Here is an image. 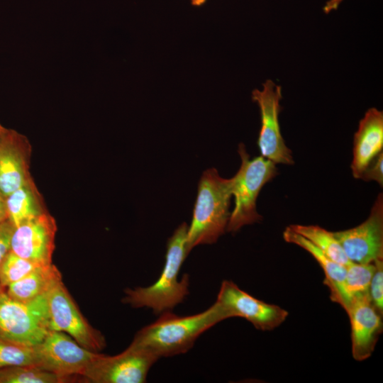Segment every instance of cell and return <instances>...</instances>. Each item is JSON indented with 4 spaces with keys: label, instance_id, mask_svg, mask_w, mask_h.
<instances>
[{
    "label": "cell",
    "instance_id": "obj_5",
    "mask_svg": "<svg viewBox=\"0 0 383 383\" xmlns=\"http://www.w3.org/2000/svg\"><path fill=\"white\" fill-rule=\"evenodd\" d=\"M47 294L23 302L0 292V338L33 346L41 343L50 331Z\"/></svg>",
    "mask_w": 383,
    "mask_h": 383
},
{
    "label": "cell",
    "instance_id": "obj_12",
    "mask_svg": "<svg viewBox=\"0 0 383 383\" xmlns=\"http://www.w3.org/2000/svg\"><path fill=\"white\" fill-rule=\"evenodd\" d=\"M57 225L45 211L14 228L10 250L40 265L52 264Z\"/></svg>",
    "mask_w": 383,
    "mask_h": 383
},
{
    "label": "cell",
    "instance_id": "obj_26",
    "mask_svg": "<svg viewBox=\"0 0 383 383\" xmlns=\"http://www.w3.org/2000/svg\"><path fill=\"white\" fill-rule=\"evenodd\" d=\"M14 230L13 225L7 219L0 223V265L3 259L10 250L11 238ZM4 289L0 284V292Z\"/></svg>",
    "mask_w": 383,
    "mask_h": 383
},
{
    "label": "cell",
    "instance_id": "obj_18",
    "mask_svg": "<svg viewBox=\"0 0 383 383\" xmlns=\"http://www.w3.org/2000/svg\"><path fill=\"white\" fill-rule=\"evenodd\" d=\"M6 204L8 220L14 228L46 211L33 179L6 196Z\"/></svg>",
    "mask_w": 383,
    "mask_h": 383
},
{
    "label": "cell",
    "instance_id": "obj_25",
    "mask_svg": "<svg viewBox=\"0 0 383 383\" xmlns=\"http://www.w3.org/2000/svg\"><path fill=\"white\" fill-rule=\"evenodd\" d=\"M383 152H380L368 165L360 179L364 181H374L381 187L383 185Z\"/></svg>",
    "mask_w": 383,
    "mask_h": 383
},
{
    "label": "cell",
    "instance_id": "obj_19",
    "mask_svg": "<svg viewBox=\"0 0 383 383\" xmlns=\"http://www.w3.org/2000/svg\"><path fill=\"white\" fill-rule=\"evenodd\" d=\"M288 227L307 239L337 263L346 266L350 262L333 232L312 225H291Z\"/></svg>",
    "mask_w": 383,
    "mask_h": 383
},
{
    "label": "cell",
    "instance_id": "obj_16",
    "mask_svg": "<svg viewBox=\"0 0 383 383\" xmlns=\"http://www.w3.org/2000/svg\"><path fill=\"white\" fill-rule=\"evenodd\" d=\"M284 240L293 243L307 251L322 268L325 279L323 284L330 290L331 299L340 305L345 311L348 302L344 294L343 285L345 276V266L337 263L316 247L307 239L287 227L283 232Z\"/></svg>",
    "mask_w": 383,
    "mask_h": 383
},
{
    "label": "cell",
    "instance_id": "obj_30",
    "mask_svg": "<svg viewBox=\"0 0 383 383\" xmlns=\"http://www.w3.org/2000/svg\"><path fill=\"white\" fill-rule=\"evenodd\" d=\"M5 128H4L1 126H0V138L2 135L3 133L4 132Z\"/></svg>",
    "mask_w": 383,
    "mask_h": 383
},
{
    "label": "cell",
    "instance_id": "obj_20",
    "mask_svg": "<svg viewBox=\"0 0 383 383\" xmlns=\"http://www.w3.org/2000/svg\"><path fill=\"white\" fill-rule=\"evenodd\" d=\"M345 269L343 289L349 306L352 298L369 293V287L375 265L374 262H350L345 266Z\"/></svg>",
    "mask_w": 383,
    "mask_h": 383
},
{
    "label": "cell",
    "instance_id": "obj_27",
    "mask_svg": "<svg viewBox=\"0 0 383 383\" xmlns=\"http://www.w3.org/2000/svg\"><path fill=\"white\" fill-rule=\"evenodd\" d=\"M8 219L6 196L0 192V223Z\"/></svg>",
    "mask_w": 383,
    "mask_h": 383
},
{
    "label": "cell",
    "instance_id": "obj_17",
    "mask_svg": "<svg viewBox=\"0 0 383 383\" xmlns=\"http://www.w3.org/2000/svg\"><path fill=\"white\" fill-rule=\"evenodd\" d=\"M62 280V275L55 265L40 266L18 281L7 287L6 294L12 299L30 301L43 294Z\"/></svg>",
    "mask_w": 383,
    "mask_h": 383
},
{
    "label": "cell",
    "instance_id": "obj_9",
    "mask_svg": "<svg viewBox=\"0 0 383 383\" xmlns=\"http://www.w3.org/2000/svg\"><path fill=\"white\" fill-rule=\"evenodd\" d=\"M215 304L224 319L243 318L261 331H271L279 326L289 314L277 305L252 296L230 280L222 282Z\"/></svg>",
    "mask_w": 383,
    "mask_h": 383
},
{
    "label": "cell",
    "instance_id": "obj_4",
    "mask_svg": "<svg viewBox=\"0 0 383 383\" xmlns=\"http://www.w3.org/2000/svg\"><path fill=\"white\" fill-rule=\"evenodd\" d=\"M238 152L241 165L231 178L235 206L226 228L231 233L262 220L256 209L257 198L263 186L277 174L276 164L261 155L250 158L244 144L238 145Z\"/></svg>",
    "mask_w": 383,
    "mask_h": 383
},
{
    "label": "cell",
    "instance_id": "obj_6",
    "mask_svg": "<svg viewBox=\"0 0 383 383\" xmlns=\"http://www.w3.org/2000/svg\"><path fill=\"white\" fill-rule=\"evenodd\" d=\"M49 329L64 332L83 348L99 353L106 347L103 334L80 312L62 280L47 294Z\"/></svg>",
    "mask_w": 383,
    "mask_h": 383
},
{
    "label": "cell",
    "instance_id": "obj_2",
    "mask_svg": "<svg viewBox=\"0 0 383 383\" xmlns=\"http://www.w3.org/2000/svg\"><path fill=\"white\" fill-rule=\"evenodd\" d=\"M187 231L188 225L182 223L168 239L165 266L157 280L148 287L126 289L123 303L162 313L184 301L189 294V277L184 274L179 279V272L189 253Z\"/></svg>",
    "mask_w": 383,
    "mask_h": 383
},
{
    "label": "cell",
    "instance_id": "obj_10",
    "mask_svg": "<svg viewBox=\"0 0 383 383\" xmlns=\"http://www.w3.org/2000/svg\"><path fill=\"white\" fill-rule=\"evenodd\" d=\"M157 360L149 352L129 345L116 355L99 353L82 377L94 383H143Z\"/></svg>",
    "mask_w": 383,
    "mask_h": 383
},
{
    "label": "cell",
    "instance_id": "obj_24",
    "mask_svg": "<svg viewBox=\"0 0 383 383\" xmlns=\"http://www.w3.org/2000/svg\"><path fill=\"white\" fill-rule=\"evenodd\" d=\"M375 269L369 287V295L375 308L383 313V259L373 262Z\"/></svg>",
    "mask_w": 383,
    "mask_h": 383
},
{
    "label": "cell",
    "instance_id": "obj_11",
    "mask_svg": "<svg viewBox=\"0 0 383 383\" xmlns=\"http://www.w3.org/2000/svg\"><path fill=\"white\" fill-rule=\"evenodd\" d=\"M333 233L350 262L370 263L383 259L382 194L378 195L364 222Z\"/></svg>",
    "mask_w": 383,
    "mask_h": 383
},
{
    "label": "cell",
    "instance_id": "obj_21",
    "mask_svg": "<svg viewBox=\"0 0 383 383\" xmlns=\"http://www.w3.org/2000/svg\"><path fill=\"white\" fill-rule=\"evenodd\" d=\"M58 375L35 365L11 366L0 370V383H62Z\"/></svg>",
    "mask_w": 383,
    "mask_h": 383
},
{
    "label": "cell",
    "instance_id": "obj_28",
    "mask_svg": "<svg viewBox=\"0 0 383 383\" xmlns=\"http://www.w3.org/2000/svg\"><path fill=\"white\" fill-rule=\"evenodd\" d=\"M343 1V0L328 1L323 8V11L325 12V13H328L333 10H336Z\"/></svg>",
    "mask_w": 383,
    "mask_h": 383
},
{
    "label": "cell",
    "instance_id": "obj_29",
    "mask_svg": "<svg viewBox=\"0 0 383 383\" xmlns=\"http://www.w3.org/2000/svg\"><path fill=\"white\" fill-rule=\"evenodd\" d=\"M206 0H191V3L194 6H199L204 4Z\"/></svg>",
    "mask_w": 383,
    "mask_h": 383
},
{
    "label": "cell",
    "instance_id": "obj_1",
    "mask_svg": "<svg viewBox=\"0 0 383 383\" xmlns=\"http://www.w3.org/2000/svg\"><path fill=\"white\" fill-rule=\"evenodd\" d=\"M223 320L215 303L206 310L190 316H180L165 311L155 321L139 330L129 345L146 350L158 359L185 353L204 332Z\"/></svg>",
    "mask_w": 383,
    "mask_h": 383
},
{
    "label": "cell",
    "instance_id": "obj_7",
    "mask_svg": "<svg viewBox=\"0 0 383 383\" xmlns=\"http://www.w3.org/2000/svg\"><path fill=\"white\" fill-rule=\"evenodd\" d=\"M35 366L52 372L66 382L72 376H82L99 354L83 348L68 334L52 330L35 345Z\"/></svg>",
    "mask_w": 383,
    "mask_h": 383
},
{
    "label": "cell",
    "instance_id": "obj_14",
    "mask_svg": "<svg viewBox=\"0 0 383 383\" xmlns=\"http://www.w3.org/2000/svg\"><path fill=\"white\" fill-rule=\"evenodd\" d=\"M30 146L26 138L5 129L0 138V192L6 196L32 179Z\"/></svg>",
    "mask_w": 383,
    "mask_h": 383
},
{
    "label": "cell",
    "instance_id": "obj_13",
    "mask_svg": "<svg viewBox=\"0 0 383 383\" xmlns=\"http://www.w3.org/2000/svg\"><path fill=\"white\" fill-rule=\"evenodd\" d=\"M345 311L350 322L353 357L363 361L372 355L382 332V314L372 304L369 293L352 298Z\"/></svg>",
    "mask_w": 383,
    "mask_h": 383
},
{
    "label": "cell",
    "instance_id": "obj_23",
    "mask_svg": "<svg viewBox=\"0 0 383 383\" xmlns=\"http://www.w3.org/2000/svg\"><path fill=\"white\" fill-rule=\"evenodd\" d=\"M40 266L9 250L0 265V284L5 289Z\"/></svg>",
    "mask_w": 383,
    "mask_h": 383
},
{
    "label": "cell",
    "instance_id": "obj_8",
    "mask_svg": "<svg viewBox=\"0 0 383 383\" xmlns=\"http://www.w3.org/2000/svg\"><path fill=\"white\" fill-rule=\"evenodd\" d=\"M282 98L281 86L272 79H267L261 90L252 91V99L259 106L261 118L257 146L261 156L274 164L292 165V151L284 143L279 122Z\"/></svg>",
    "mask_w": 383,
    "mask_h": 383
},
{
    "label": "cell",
    "instance_id": "obj_3",
    "mask_svg": "<svg viewBox=\"0 0 383 383\" xmlns=\"http://www.w3.org/2000/svg\"><path fill=\"white\" fill-rule=\"evenodd\" d=\"M231 179L221 177L216 169L202 174L198 184L187 244L189 252L199 245L212 244L226 231L230 212Z\"/></svg>",
    "mask_w": 383,
    "mask_h": 383
},
{
    "label": "cell",
    "instance_id": "obj_22",
    "mask_svg": "<svg viewBox=\"0 0 383 383\" xmlns=\"http://www.w3.org/2000/svg\"><path fill=\"white\" fill-rule=\"evenodd\" d=\"M35 365V345L0 338V370L11 366Z\"/></svg>",
    "mask_w": 383,
    "mask_h": 383
},
{
    "label": "cell",
    "instance_id": "obj_15",
    "mask_svg": "<svg viewBox=\"0 0 383 383\" xmlns=\"http://www.w3.org/2000/svg\"><path fill=\"white\" fill-rule=\"evenodd\" d=\"M383 112L370 108L360 121L354 135L351 172L360 179L372 160L382 151Z\"/></svg>",
    "mask_w": 383,
    "mask_h": 383
}]
</instances>
